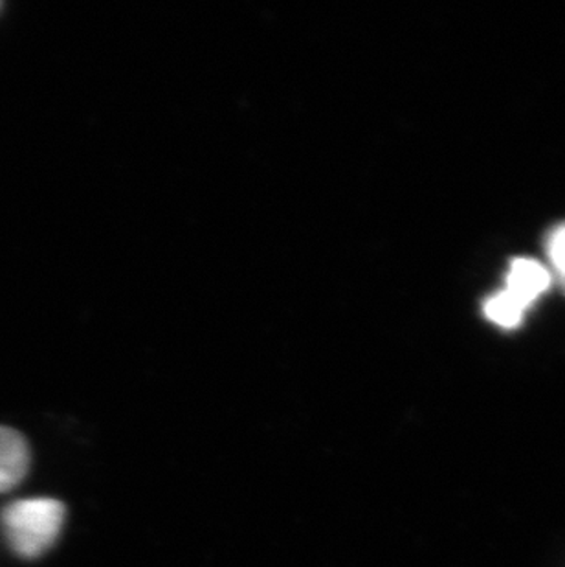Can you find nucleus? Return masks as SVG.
Returning a JSON list of instances; mask_svg holds the SVG:
<instances>
[{
	"mask_svg": "<svg viewBox=\"0 0 565 567\" xmlns=\"http://www.w3.org/2000/svg\"><path fill=\"white\" fill-rule=\"evenodd\" d=\"M66 508L55 498H24L6 505L0 524L11 551L39 558L54 547L63 530Z\"/></svg>",
	"mask_w": 565,
	"mask_h": 567,
	"instance_id": "f257e3e1",
	"label": "nucleus"
},
{
	"mask_svg": "<svg viewBox=\"0 0 565 567\" xmlns=\"http://www.w3.org/2000/svg\"><path fill=\"white\" fill-rule=\"evenodd\" d=\"M551 274L542 262L520 257L514 259L507 274L505 295L516 303L522 311H527L545 290L549 289Z\"/></svg>",
	"mask_w": 565,
	"mask_h": 567,
	"instance_id": "f03ea898",
	"label": "nucleus"
},
{
	"mask_svg": "<svg viewBox=\"0 0 565 567\" xmlns=\"http://www.w3.org/2000/svg\"><path fill=\"white\" fill-rule=\"evenodd\" d=\"M32 452L19 432L0 426V493L16 488L30 471Z\"/></svg>",
	"mask_w": 565,
	"mask_h": 567,
	"instance_id": "7ed1b4c3",
	"label": "nucleus"
},
{
	"mask_svg": "<svg viewBox=\"0 0 565 567\" xmlns=\"http://www.w3.org/2000/svg\"><path fill=\"white\" fill-rule=\"evenodd\" d=\"M485 315L496 326L503 327V329H514L522 323L525 311H522L502 290L486 300Z\"/></svg>",
	"mask_w": 565,
	"mask_h": 567,
	"instance_id": "20e7f679",
	"label": "nucleus"
},
{
	"mask_svg": "<svg viewBox=\"0 0 565 567\" xmlns=\"http://www.w3.org/2000/svg\"><path fill=\"white\" fill-rule=\"evenodd\" d=\"M545 245H547V256L555 270L556 279L565 292V223L549 231Z\"/></svg>",
	"mask_w": 565,
	"mask_h": 567,
	"instance_id": "39448f33",
	"label": "nucleus"
}]
</instances>
